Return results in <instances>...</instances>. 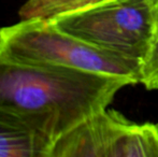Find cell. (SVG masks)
I'll return each mask as SVG.
<instances>
[{
	"label": "cell",
	"mask_w": 158,
	"mask_h": 157,
	"mask_svg": "<svg viewBox=\"0 0 158 157\" xmlns=\"http://www.w3.org/2000/svg\"><path fill=\"white\" fill-rule=\"evenodd\" d=\"M131 123L115 110H100L60 134L48 157H118Z\"/></svg>",
	"instance_id": "4"
},
{
	"label": "cell",
	"mask_w": 158,
	"mask_h": 157,
	"mask_svg": "<svg viewBox=\"0 0 158 157\" xmlns=\"http://www.w3.org/2000/svg\"><path fill=\"white\" fill-rule=\"evenodd\" d=\"M130 84L117 76L0 55V108L48 118L58 137L106 109L117 92Z\"/></svg>",
	"instance_id": "1"
},
{
	"label": "cell",
	"mask_w": 158,
	"mask_h": 157,
	"mask_svg": "<svg viewBox=\"0 0 158 157\" xmlns=\"http://www.w3.org/2000/svg\"><path fill=\"white\" fill-rule=\"evenodd\" d=\"M156 124H157V127H158V123H156Z\"/></svg>",
	"instance_id": "8"
},
{
	"label": "cell",
	"mask_w": 158,
	"mask_h": 157,
	"mask_svg": "<svg viewBox=\"0 0 158 157\" xmlns=\"http://www.w3.org/2000/svg\"><path fill=\"white\" fill-rule=\"evenodd\" d=\"M140 83L146 89H158V32H155L144 56L140 59Z\"/></svg>",
	"instance_id": "6"
},
{
	"label": "cell",
	"mask_w": 158,
	"mask_h": 157,
	"mask_svg": "<svg viewBox=\"0 0 158 157\" xmlns=\"http://www.w3.org/2000/svg\"><path fill=\"white\" fill-rule=\"evenodd\" d=\"M57 138L48 118L0 108V157H48Z\"/></svg>",
	"instance_id": "5"
},
{
	"label": "cell",
	"mask_w": 158,
	"mask_h": 157,
	"mask_svg": "<svg viewBox=\"0 0 158 157\" xmlns=\"http://www.w3.org/2000/svg\"><path fill=\"white\" fill-rule=\"evenodd\" d=\"M153 19H154L155 32H158V0H152Z\"/></svg>",
	"instance_id": "7"
},
{
	"label": "cell",
	"mask_w": 158,
	"mask_h": 157,
	"mask_svg": "<svg viewBox=\"0 0 158 157\" xmlns=\"http://www.w3.org/2000/svg\"><path fill=\"white\" fill-rule=\"evenodd\" d=\"M0 55L23 63L68 67L140 83V59L98 48L50 21L21 19L0 29Z\"/></svg>",
	"instance_id": "2"
},
{
	"label": "cell",
	"mask_w": 158,
	"mask_h": 157,
	"mask_svg": "<svg viewBox=\"0 0 158 157\" xmlns=\"http://www.w3.org/2000/svg\"><path fill=\"white\" fill-rule=\"evenodd\" d=\"M48 21L93 45L137 59L155 35L152 0H100Z\"/></svg>",
	"instance_id": "3"
}]
</instances>
